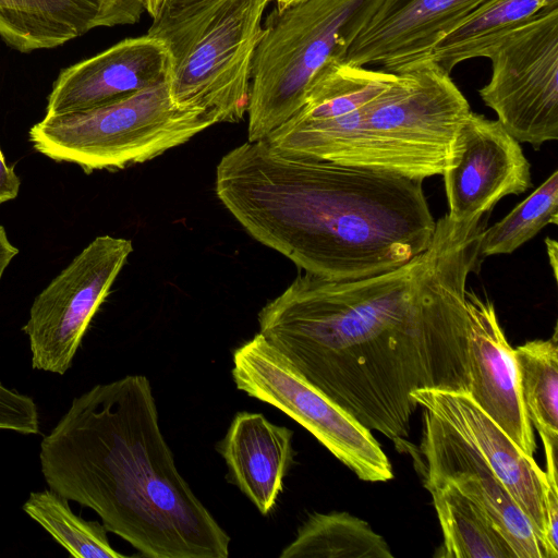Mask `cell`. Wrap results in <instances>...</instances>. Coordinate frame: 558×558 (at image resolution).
Segmentation results:
<instances>
[{"instance_id": "1", "label": "cell", "mask_w": 558, "mask_h": 558, "mask_svg": "<svg viewBox=\"0 0 558 558\" xmlns=\"http://www.w3.org/2000/svg\"><path fill=\"white\" fill-rule=\"evenodd\" d=\"M483 230L445 215L428 248L399 268L347 281L300 275L259 311V333L360 424L409 450L412 392H469L465 282Z\"/></svg>"}, {"instance_id": "2", "label": "cell", "mask_w": 558, "mask_h": 558, "mask_svg": "<svg viewBox=\"0 0 558 558\" xmlns=\"http://www.w3.org/2000/svg\"><path fill=\"white\" fill-rule=\"evenodd\" d=\"M215 190L256 241L328 280L399 268L428 248L436 229L423 180L287 156L265 140L228 151Z\"/></svg>"}, {"instance_id": "3", "label": "cell", "mask_w": 558, "mask_h": 558, "mask_svg": "<svg viewBox=\"0 0 558 558\" xmlns=\"http://www.w3.org/2000/svg\"><path fill=\"white\" fill-rule=\"evenodd\" d=\"M39 460L50 489L93 509L142 556H229L230 536L175 465L146 376L74 398L43 438Z\"/></svg>"}, {"instance_id": "4", "label": "cell", "mask_w": 558, "mask_h": 558, "mask_svg": "<svg viewBox=\"0 0 558 558\" xmlns=\"http://www.w3.org/2000/svg\"><path fill=\"white\" fill-rule=\"evenodd\" d=\"M268 0H199L153 19L148 34L166 46L171 100L218 123L247 113L252 66Z\"/></svg>"}, {"instance_id": "5", "label": "cell", "mask_w": 558, "mask_h": 558, "mask_svg": "<svg viewBox=\"0 0 558 558\" xmlns=\"http://www.w3.org/2000/svg\"><path fill=\"white\" fill-rule=\"evenodd\" d=\"M381 0H296L276 7L255 51L247 142L265 140L303 106L313 81L341 61Z\"/></svg>"}, {"instance_id": "6", "label": "cell", "mask_w": 558, "mask_h": 558, "mask_svg": "<svg viewBox=\"0 0 558 558\" xmlns=\"http://www.w3.org/2000/svg\"><path fill=\"white\" fill-rule=\"evenodd\" d=\"M471 111L449 73L429 59L413 63L365 106L343 165L417 180L441 174Z\"/></svg>"}, {"instance_id": "7", "label": "cell", "mask_w": 558, "mask_h": 558, "mask_svg": "<svg viewBox=\"0 0 558 558\" xmlns=\"http://www.w3.org/2000/svg\"><path fill=\"white\" fill-rule=\"evenodd\" d=\"M216 123L203 109L177 106L163 82L93 109L45 116L28 140L44 156L88 174L151 160Z\"/></svg>"}, {"instance_id": "8", "label": "cell", "mask_w": 558, "mask_h": 558, "mask_svg": "<svg viewBox=\"0 0 558 558\" xmlns=\"http://www.w3.org/2000/svg\"><path fill=\"white\" fill-rule=\"evenodd\" d=\"M232 378L307 429L360 480L387 482L391 464L369 429L306 380L259 332L233 352Z\"/></svg>"}, {"instance_id": "9", "label": "cell", "mask_w": 558, "mask_h": 558, "mask_svg": "<svg viewBox=\"0 0 558 558\" xmlns=\"http://www.w3.org/2000/svg\"><path fill=\"white\" fill-rule=\"evenodd\" d=\"M489 82L478 94L519 142L538 149L558 138V1L501 38L488 52Z\"/></svg>"}, {"instance_id": "10", "label": "cell", "mask_w": 558, "mask_h": 558, "mask_svg": "<svg viewBox=\"0 0 558 558\" xmlns=\"http://www.w3.org/2000/svg\"><path fill=\"white\" fill-rule=\"evenodd\" d=\"M132 252L130 240L97 236L35 298L23 327L34 369L63 375L72 366L93 317Z\"/></svg>"}, {"instance_id": "11", "label": "cell", "mask_w": 558, "mask_h": 558, "mask_svg": "<svg viewBox=\"0 0 558 558\" xmlns=\"http://www.w3.org/2000/svg\"><path fill=\"white\" fill-rule=\"evenodd\" d=\"M448 217L481 221L505 196L532 186L531 165L520 143L497 121L471 111L459 126L442 169Z\"/></svg>"}, {"instance_id": "12", "label": "cell", "mask_w": 558, "mask_h": 558, "mask_svg": "<svg viewBox=\"0 0 558 558\" xmlns=\"http://www.w3.org/2000/svg\"><path fill=\"white\" fill-rule=\"evenodd\" d=\"M417 451L423 483H454L484 510L517 558H548L531 521L483 456L426 409Z\"/></svg>"}, {"instance_id": "13", "label": "cell", "mask_w": 558, "mask_h": 558, "mask_svg": "<svg viewBox=\"0 0 558 558\" xmlns=\"http://www.w3.org/2000/svg\"><path fill=\"white\" fill-rule=\"evenodd\" d=\"M487 0H381L341 61L399 72L425 60L434 45Z\"/></svg>"}, {"instance_id": "14", "label": "cell", "mask_w": 558, "mask_h": 558, "mask_svg": "<svg viewBox=\"0 0 558 558\" xmlns=\"http://www.w3.org/2000/svg\"><path fill=\"white\" fill-rule=\"evenodd\" d=\"M411 397L477 449L529 518L551 558L544 502L548 482L534 458L525 454L466 392L421 389Z\"/></svg>"}, {"instance_id": "15", "label": "cell", "mask_w": 558, "mask_h": 558, "mask_svg": "<svg viewBox=\"0 0 558 558\" xmlns=\"http://www.w3.org/2000/svg\"><path fill=\"white\" fill-rule=\"evenodd\" d=\"M169 69V54L159 38L147 33L121 40L62 70L48 96L45 116L110 104L167 82Z\"/></svg>"}, {"instance_id": "16", "label": "cell", "mask_w": 558, "mask_h": 558, "mask_svg": "<svg viewBox=\"0 0 558 558\" xmlns=\"http://www.w3.org/2000/svg\"><path fill=\"white\" fill-rule=\"evenodd\" d=\"M472 400L529 457L536 450L533 426L521 397L513 348L489 300L465 291Z\"/></svg>"}, {"instance_id": "17", "label": "cell", "mask_w": 558, "mask_h": 558, "mask_svg": "<svg viewBox=\"0 0 558 558\" xmlns=\"http://www.w3.org/2000/svg\"><path fill=\"white\" fill-rule=\"evenodd\" d=\"M146 0H0V37L20 52L61 46L97 27L135 24Z\"/></svg>"}, {"instance_id": "18", "label": "cell", "mask_w": 558, "mask_h": 558, "mask_svg": "<svg viewBox=\"0 0 558 558\" xmlns=\"http://www.w3.org/2000/svg\"><path fill=\"white\" fill-rule=\"evenodd\" d=\"M293 432L260 413L239 412L217 449L229 480L267 515L276 506L293 463Z\"/></svg>"}, {"instance_id": "19", "label": "cell", "mask_w": 558, "mask_h": 558, "mask_svg": "<svg viewBox=\"0 0 558 558\" xmlns=\"http://www.w3.org/2000/svg\"><path fill=\"white\" fill-rule=\"evenodd\" d=\"M444 535L441 558H517L484 510L452 482H424Z\"/></svg>"}, {"instance_id": "20", "label": "cell", "mask_w": 558, "mask_h": 558, "mask_svg": "<svg viewBox=\"0 0 558 558\" xmlns=\"http://www.w3.org/2000/svg\"><path fill=\"white\" fill-rule=\"evenodd\" d=\"M558 0H487L437 41L426 59L451 73L459 63L486 58L506 35Z\"/></svg>"}, {"instance_id": "21", "label": "cell", "mask_w": 558, "mask_h": 558, "mask_svg": "<svg viewBox=\"0 0 558 558\" xmlns=\"http://www.w3.org/2000/svg\"><path fill=\"white\" fill-rule=\"evenodd\" d=\"M385 538L347 512L313 513L280 558H391Z\"/></svg>"}, {"instance_id": "22", "label": "cell", "mask_w": 558, "mask_h": 558, "mask_svg": "<svg viewBox=\"0 0 558 558\" xmlns=\"http://www.w3.org/2000/svg\"><path fill=\"white\" fill-rule=\"evenodd\" d=\"M531 340L513 349L525 412L541 435L544 450L558 445V337Z\"/></svg>"}, {"instance_id": "23", "label": "cell", "mask_w": 558, "mask_h": 558, "mask_svg": "<svg viewBox=\"0 0 558 558\" xmlns=\"http://www.w3.org/2000/svg\"><path fill=\"white\" fill-rule=\"evenodd\" d=\"M69 500L52 489L33 492L23 505L25 513L76 558H125L109 543L102 523L75 514Z\"/></svg>"}, {"instance_id": "24", "label": "cell", "mask_w": 558, "mask_h": 558, "mask_svg": "<svg viewBox=\"0 0 558 558\" xmlns=\"http://www.w3.org/2000/svg\"><path fill=\"white\" fill-rule=\"evenodd\" d=\"M558 223V171L555 170L532 194L500 221L480 235L482 258L510 254L532 240L543 228Z\"/></svg>"}, {"instance_id": "25", "label": "cell", "mask_w": 558, "mask_h": 558, "mask_svg": "<svg viewBox=\"0 0 558 558\" xmlns=\"http://www.w3.org/2000/svg\"><path fill=\"white\" fill-rule=\"evenodd\" d=\"M0 429L23 435L39 433V416L33 398L0 383Z\"/></svg>"}, {"instance_id": "26", "label": "cell", "mask_w": 558, "mask_h": 558, "mask_svg": "<svg viewBox=\"0 0 558 558\" xmlns=\"http://www.w3.org/2000/svg\"><path fill=\"white\" fill-rule=\"evenodd\" d=\"M21 181L0 149V205L14 199L20 192Z\"/></svg>"}, {"instance_id": "27", "label": "cell", "mask_w": 558, "mask_h": 558, "mask_svg": "<svg viewBox=\"0 0 558 558\" xmlns=\"http://www.w3.org/2000/svg\"><path fill=\"white\" fill-rule=\"evenodd\" d=\"M17 254L19 248L11 243L4 227L0 225V281L5 269Z\"/></svg>"}, {"instance_id": "28", "label": "cell", "mask_w": 558, "mask_h": 558, "mask_svg": "<svg viewBox=\"0 0 558 558\" xmlns=\"http://www.w3.org/2000/svg\"><path fill=\"white\" fill-rule=\"evenodd\" d=\"M197 1L199 0H157L151 17L154 19L160 14L179 11Z\"/></svg>"}, {"instance_id": "29", "label": "cell", "mask_w": 558, "mask_h": 558, "mask_svg": "<svg viewBox=\"0 0 558 558\" xmlns=\"http://www.w3.org/2000/svg\"><path fill=\"white\" fill-rule=\"evenodd\" d=\"M549 265L551 266L555 280H557V257H558V244L555 240L546 238L545 240Z\"/></svg>"}, {"instance_id": "30", "label": "cell", "mask_w": 558, "mask_h": 558, "mask_svg": "<svg viewBox=\"0 0 558 558\" xmlns=\"http://www.w3.org/2000/svg\"><path fill=\"white\" fill-rule=\"evenodd\" d=\"M156 2L157 0H146V11L149 13L150 16L155 11Z\"/></svg>"}, {"instance_id": "31", "label": "cell", "mask_w": 558, "mask_h": 558, "mask_svg": "<svg viewBox=\"0 0 558 558\" xmlns=\"http://www.w3.org/2000/svg\"><path fill=\"white\" fill-rule=\"evenodd\" d=\"M293 1H296V0H276L277 2V7H283V5H287Z\"/></svg>"}, {"instance_id": "32", "label": "cell", "mask_w": 558, "mask_h": 558, "mask_svg": "<svg viewBox=\"0 0 558 558\" xmlns=\"http://www.w3.org/2000/svg\"><path fill=\"white\" fill-rule=\"evenodd\" d=\"M268 1L270 2V1H275V0H268Z\"/></svg>"}]
</instances>
